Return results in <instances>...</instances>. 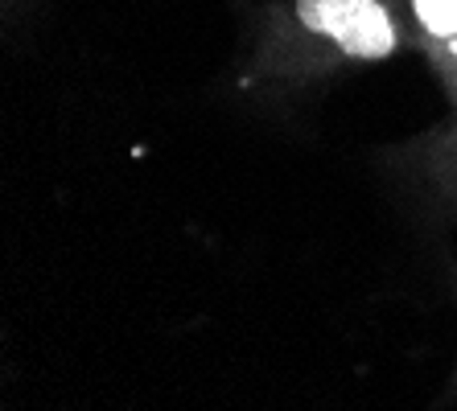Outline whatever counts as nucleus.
<instances>
[{
    "label": "nucleus",
    "mask_w": 457,
    "mask_h": 411,
    "mask_svg": "<svg viewBox=\"0 0 457 411\" xmlns=\"http://www.w3.org/2000/svg\"><path fill=\"white\" fill-rule=\"evenodd\" d=\"M449 50H453V62H457V37H453V42H449Z\"/></svg>",
    "instance_id": "obj_3"
},
{
    "label": "nucleus",
    "mask_w": 457,
    "mask_h": 411,
    "mask_svg": "<svg viewBox=\"0 0 457 411\" xmlns=\"http://www.w3.org/2000/svg\"><path fill=\"white\" fill-rule=\"evenodd\" d=\"M297 17L351 58L375 62L395 50V25L379 0H297Z\"/></svg>",
    "instance_id": "obj_1"
},
{
    "label": "nucleus",
    "mask_w": 457,
    "mask_h": 411,
    "mask_svg": "<svg viewBox=\"0 0 457 411\" xmlns=\"http://www.w3.org/2000/svg\"><path fill=\"white\" fill-rule=\"evenodd\" d=\"M412 9L428 37H436V42L457 37V0H412Z\"/></svg>",
    "instance_id": "obj_2"
}]
</instances>
